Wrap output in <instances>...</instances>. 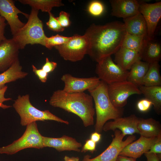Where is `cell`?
I'll return each instance as SVG.
<instances>
[{"label": "cell", "mask_w": 161, "mask_h": 161, "mask_svg": "<svg viewBox=\"0 0 161 161\" xmlns=\"http://www.w3.org/2000/svg\"><path fill=\"white\" fill-rule=\"evenodd\" d=\"M141 60L149 64L159 62L161 58V46L160 43L147 38L145 40L139 53Z\"/></svg>", "instance_id": "cell-20"}, {"label": "cell", "mask_w": 161, "mask_h": 161, "mask_svg": "<svg viewBox=\"0 0 161 161\" xmlns=\"http://www.w3.org/2000/svg\"><path fill=\"white\" fill-rule=\"evenodd\" d=\"M126 32L123 23L118 21L91 24L84 34L88 41L87 54L97 62L114 54L121 46Z\"/></svg>", "instance_id": "cell-1"}, {"label": "cell", "mask_w": 161, "mask_h": 161, "mask_svg": "<svg viewBox=\"0 0 161 161\" xmlns=\"http://www.w3.org/2000/svg\"><path fill=\"white\" fill-rule=\"evenodd\" d=\"M57 63L54 61H50L48 58L46 59V62L41 69L48 74L53 71L56 68Z\"/></svg>", "instance_id": "cell-38"}, {"label": "cell", "mask_w": 161, "mask_h": 161, "mask_svg": "<svg viewBox=\"0 0 161 161\" xmlns=\"http://www.w3.org/2000/svg\"><path fill=\"white\" fill-rule=\"evenodd\" d=\"M149 64L141 60L134 63L131 67L127 80L138 87L143 85V81L149 67Z\"/></svg>", "instance_id": "cell-24"}, {"label": "cell", "mask_w": 161, "mask_h": 161, "mask_svg": "<svg viewBox=\"0 0 161 161\" xmlns=\"http://www.w3.org/2000/svg\"><path fill=\"white\" fill-rule=\"evenodd\" d=\"M144 154L147 159V161H161L160 157L155 154L147 152Z\"/></svg>", "instance_id": "cell-40"}, {"label": "cell", "mask_w": 161, "mask_h": 161, "mask_svg": "<svg viewBox=\"0 0 161 161\" xmlns=\"http://www.w3.org/2000/svg\"><path fill=\"white\" fill-rule=\"evenodd\" d=\"M96 143L90 139L87 140L82 148L81 152L85 153L89 151L93 153L96 150Z\"/></svg>", "instance_id": "cell-37"}, {"label": "cell", "mask_w": 161, "mask_h": 161, "mask_svg": "<svg viewBox=\"0 0 161 161\" xmlns=\"http://www.w3.org/2000/svg\"><path fill=\"white\" fill-rule=\"evenodd\" d=\"M13 106L19 115L20 124L23 126L37 121L52 120L68 125L67 121L64 120L51 113L49 110H40L31 103L28 94L19 95L14 100Z\"/></svg>", "instance_id": "cell-5"}, {"label": "cell", "mask_w": 161, "mask_h": 161, "mask_svg": "<svg viewBox=\"0 0 161 161\" xmlns=\"http://www.w3.org/2000/svg\"><path fill=\"white\" fill-rule=\"evenodd\" d=\"M61 80L64 83L63 90L69 93L83 92L86 90L92 89L96 87L100 80L96 76L81 78L73 76L69 74H64Z\"/></svg>", "instance_id": "cell-11"}, {"label": "cell", "mask_w": 161, "mask_h": 161, "mask_svg": "<svg viewBox=\"0 0 161 161\" xmlns=\"http://www.w3.org/2000/svg\"><path fill=\"white\" fill-rule=\"evenodd\" d=\"M123 21L126 33L147 38L146 23L143 15L139 12L133 16L123 18Z\"/></svg>", "instance_id": "cell-19"}, {"label": "cell", "mask_w": 161, "mask_h": 161, "mask_svg": "<svg viewBox=\"0 0 161 161\" xmlns=\"http://www.w3.org/2000/svg\"><path fill=\"white\" fill-rule=\"evenodd\" d=\"M157 137H146L140 136L139 139L129 144L120 151L119 155L137 159L149 151Z\"/></svg>", "instance_id": "cell-16"}, {"label": "cell", "mask_w": 161, "mask_h": 161, "mask_svg": "<svg viewBox=\"0 0 161 161\" xmlns=\"http://www.w3.org/2000/svg\"><path fill=\"white\" fill-rule=\"evenodd\" d=\"M114 54V63L125 70H130L134 63L141 60L138 52L122 46Z\"/></svg>", "instance_id": "cell-21"}, {"label": "cell", "mask_w": 161, "mask_h": 161, "mask_svg": "<svg viewBox=\"0 0 161 161\" xmlns=\"http://www.w3.org/2000/svg\"><path fill=\"white\" fill-rule=\"evenodd\" d=\"M22 67L19 59L9 69L0 74V89L7 83L16 81L26 77L28 73L22 71Z\"/></svg>", "instance_id": "cell-23"}, {"label": "cell", "mask_w": 161, "mask_h": 161, "mask_svg": "<svg viewBox=\"0 0 161 161\" xmlns=\"http://www.w3.org/2000/svg\"><path fill=\"white\" fill-rule=\"evenodd\" d=\"M151 102L146 99L140 100L137 104L138 110L141 112H145L148 111L152 105Z\"/></svg>", "instance_id": "cell-35"}, {"label": "cell", "mask_w": 161, "mask_h": 161, "mask_svg": "<svg viewBox=\"0 0 161 161\" xmlns=\"http://www.w3.org/2000/svg\"><path fill=\"white\" fill-rule=\"evenodd\" d=\"M125 136L120 130H115L114 135H112L111 143L104 151L93 158H91V156L89 154L86 155L84 156L82 161H116L121 150L136 139V136L132 135L129 136L123 140Z\"/></svg>", "instance_id": "cell-8"}, {"label": "cell", "mask_w": 161, "mask_h": 161, "mask_svg": "<svg viewBox=\"0 0 161 161\" xmlns=\"http://www.w3.org/2000/svg\"><path fill=\"white\" fill-rule=\"evenodd\" d=\"M139 118L134 114L116 118L112 121L106 122L103 127V131H114L118 129L125 136L132 135L135 133L139 134L137 128Z\"/></svg>", "instance_id": "cell-14"}, {"label": "cell", "mask_w": 161, "mask_h": 161, "mask_svg": "<svg viewBox=\"0 0 161 161\" xmlns=\"http://www.w3.org/2000/svg\"><path fill=\"white\" fill-rule=\"evenodd\" d=\"M5 21L0 14V44L7 39L4 35L5 29L7 25Z\"/></svg>", "instance_id": "cell-39"}, {"label": "cell", "mask_w": 161, "mask_h": 161, "mask_svg": "<svg viewBox=\"0 0 161 161\" xmlns=\"http://www.w3.org/2000/svg\"><path fill=\"white\" fill-rule=\"evenodd\" d=\"M38 11L32 8L27 22L12 38L19 49L28 44H39L45 46L47 36L43 29V24L39 18Z\"/></svg>", "instance_id": "cell-4"}, {"label": "cell", "mask_w": 161, "mask_h": 161, "mask_svg": "<svg viewBox=\"0 0 161 161\" xmlns=\"http://www.w3.org/2000/svg\"><path fill=\"white\" fill-rule=\"evenodd\" d=\"M64 161H80L79 158L78 157H70L66 155L64 156Z\"/></svg>", "instance_id": "cell-43"}, {"label": "cell", "mask_w": 161, "mask_h": 161, "mask_svg": "<svg viewBox=\"0 0 161 161\" xmlns=\"http://www.w3.org/2000/svg\"><path fill=\"white\" fill-rule=\"evenodd\" d=\"M7 86H5L1 89H0V108L4 109L9 108L11 106L5 105L3 102L5 101L11 100L10 98H5L4 97L5 92L7 90Z\"/></svg>", "instance_id": "cell-36"}, {"label": "cell", "mask_w": 161, "mask_h": 161, "mask_svg": "<svg viewBox=\"0 0 161 161\" xmlns=\"http://www.w3.org/2000/svg\"><path fill=\"white\" fill-rule=\"evenodd\" d=\"M111 15L123 18L133 16L139 12L140 2L137 0H110Z\"/></svg>", "instance_id": "cell-17"}, {"label": "cell", "mask_w": 161, "mask_h": 161, "mask_svg": "<svg viewBox=\"0 0 161 161\" xmlns=\"http://www.w3.org/2000/svg\"><path fill=\"white\" fill-rule=\"evenodd\" d=\"M136 159L132 157L119 155L116 161H136Z\"/></svg>", "instance_id": "cell-42"}, {"label": "cell", "mask_w": 161, "mask_h": 161, "mask_svg": "<svg viewBox=\"0 0 161 161\" xmlns=\"http://www.w3.org/2000/svg\"><path fill=\"white\" fill-rule=\"evenodd\" d=\"M137 128L141 136L154 137L161 134L160 123L152 118L145 119L139 118Z\"/></svg>", "instance_id": "cell-22"}, {"label": "cell", "mask_w": 161, "mask_h": 161, "mask_svg": "<svg viewBox=\"0 0 161 161\" xmlns=\"http://www.w3.org/2000/svg\"><path fill=\"white\" fill-rule=\"evenodd\" d=\"M89 13L92 16L98 17L102 15L105 11V7L100 1L94 0L91 1L88 7Z\"/></svg>", "instance_id": "cell-30"}, {"label": "cell", "mask_w": 161, "mask_h": 161, "mask_svg": "<svg viewBox=\"0 0 161 161\" xmlns=\"http://www.w3.org/2000/svg\"><path fill=\"white\" fill-rule=\"evenodd\" d=\"M94 101L96 115L95 126L96 132L101 133L103 127L107 121L122 117L124 109L115 107L109 98L107 84L101 80L95 88L88 90Z\"/></svg>", "instance_id": "cell-3"}, {"label": "cell", "mask_w": 161, "mask_h": 161, "mask_svg": "<svg viewBox=\"0 0 161 161\" xmlns=\"http://www.w3.org/2000/svg\"><path fill=\"white\" fill-rule=\"evenodd\" d=\"M43 137L38 131L36 122H32L27 126L21 137L9 145L0 147V154L13 155L27 148H43Z\"/></svg>", "instance_id": "cell-6"}, {"label": "cell", "mask_w": 161, "mask_h": 161, "mask_svg": "<svg viewBox=\"0 0 161 161\" xmlns=\"http://www.w3.org/2000/svg\"><path fill=\"white\" fill-rule=\"evenodd\" d=\"M18 14L23 15L27 18L29 16V15L22 12L16 7L14 1L0 0V14L7 21L13 35L25 24L19 19Z\"/></svg>", "instance_id": "cell-13"}, {"label": "cell", "mask_w": 161, "mask_h": 161, "mask_svg": "<svg viewBox=\"0 0 161 161\" xmlns=\"http://www.w3.org/2000/svg\"><path fill=\"white\" fill-rule=\"evenodd\" d=\"M18 1L22 4L30 5L32 8L48 13L51 12L53 7L64 5L61 0H19Z\"/></svg>", "instance_id": "cell-26"}, {"label": "cell", "mask_w": 161, "mask_h": 161, "mask_svg": "<svg viewBox=\"0 0 161 161\" xmlns=\"http://www.w3.org/2000/svg\"><path fill=\"white\" fill-rule=\"evenodd\" d=\"M158 62L149 64L143 81V85L147 86H161V76Z\"/></svg>", "instance_id": "cell-27"}, {"label": "cell", "mask_w": 161, "mask_h": 161, "mask_svg": "<svg viewBox=\"0 0 161 161\" xmlns=\"http://www.w3.org/2000/svg\"><path fill=\"white\" fill-rule=\"evenodd\" d=\"M32 67L33 72L38 77L40 81L43 83L46 82L47 79L48 74L42 69H37L33 65H32Z\"/></svg>", "instance_id": "cell-33"}, {"label": "cell", "mask_w": 161, "mask_h": 161, "mask_svg": "<svg viewBox=\"0 0 161 161\" xmlns=\"http://www.w3.org/2000/svg\"><path fill=\"white\" fill-rule=\"evenodd\" d=\"M139 10L146 23L147 38L154 39L157 26L161 17V1L154 3L140 2Z\"/></svg>", "instance_id": "cell-12"}, {"label": "cell", "mask_w": 161, "mask_h": 161, "mask_svg": "<svg viewBox=\"0 0 161 161\" xmlns=\"http://www.w3.org/2000/svg\"><path fill=\"white\" fill-rule=\"evenodd\" d=\"M101 138V134L95 131L91 134L90 139L96 143L100 141Z\"/></svg>", "instance_id": "cell-41"}, {"label": "cell", "mask_w": 161, "mask_h": 161, "mask_svg": "<svg viewBox=\"0 0 161 161\" xmlns=\"http://www.w3.org/2000/svg\"><path fill=\"white\" fill-rule=\"evenodd\" d=\"M147 152L155 154L161 158L160 155L161 154V134L158 136L157 140Z\"/></svg>", "instance_id": "cell-34"}, {"label": "cell", "mask_w": 161, "mask_h": 161, "mask_svg": "<svg viewBox=\"0 0 161 161\" xmlns=\"http://www.w3.org/2000/svg\"><path fill=\"white\" fill-rule=\"evenodd\" d=\"M97 63L95 72L100 80L107 84L127 80L129 71L123 69L115 64L111 56Z\"/></svg>", "instance_id": "cell-9"}, {"label": "cell", "mask_w": 161, "mask_h": 161, "mask_svg": "<svg viewBox=\"0 0 161 161\" xmlns=\"http://www.w3.org/2000/svg\"><path fill=\"white\" fill-rule=\"evenodd\" d=\"M107 88L112 103L118 108H123L131 95L142 94L138 87L127 80L107 84Z\"/></svg>", "instance_id": "cell-10"}, {"label": "cell", "mask_w": 161, "mask_h": 161, "mask_svg": "<svg viewBox=\"0 0 161 161\" xmlns=\"http://www.w3.org/2000/svg\"><path fill=\"white\" fill-rule=\"evenodd\" d=\"M141 94L145 98L151 101L155 112L158 114L161 113V86L138 87Z\"/></svg>", "instance_id": "cell-25"}, {"label": "cell", "mask_w": 161, "mask_h": 161, "mask_svg": "<svg viewBox=\"0 0 161 161\" xmlns=\"http://www.w3.org/2000/svg\"><path fill=\"white\" fill-rule=\"evenodd\" d=\"M19 49L12 38L0 44V71L9 69L18 58Z\"/></svg>", "instance_id": "cell-15"}, {"label": "cell", "mask_w": 161, "mask_h": 161, "mask_svg": "<svg viewBox=\"0 0 161 161\" xmlns=\"http://www.w3.org/2000/svg\"><path fill=\"white\" fill-rule=\"evenodd\" d=\"M48 13L49 16V21L46 23L48 28L49 30L55 32L63 31L64 30V28L60 25L56 18L51 12Z\"/></svg>", "instance_id": "cell-31"}, {"label": "cell", "mask_w": 161, "mask_h": 161, "mask_svg": "<svg viewBox=\"0 0 161 161\" xmlns=\"http://www.w3.org/2000/svg\"><path fill=\"white\" fill-rule=\"evenodd\" d=\"M69 17V13L64 11H61L60 13L59 16L56 18L60 25L64 28L68 27L71 24Z\"/></svg>", "instance_id": "cell-32"}, {"label": "cell", "mask_w": 161, "mask_h": 161, "mask_svg": "<svg viewBox=\"0 0 161 161\" xmlns=\"http://www.w3.org/2000/svg\"><path fill=\"white\" fill-rule=\"evenodd\" d=\"M146 38L144 36L132 35L126 32L121 46L139 53Z\"/></svg>", "instance_id": "cell-28"}, {"label": "cell", "mask_w": 161, "mask_h": 161, "mask_svg": "<svg viewBox=\"0 0 161 161\" xmlns=\"http://www.w3.org/2000/svg\"><path fill=\"white\" fill-rule=\"evenodd\" d=\"M70 38L71 37H65L58 34L49 37H47L45 47L49 49H51L54 47L67 42Z\"/></svg>", "instance_id": "cell-29"}, {"label": "cell", "mask_w": 161, "mask_h": 161, "mask_svg": "<svg viewBox=\"0 0 161 161\" xmlns=\"http://www.w3.org/2000/svg\"><path fill=\"white\" fill-rule=\"evenodd\" d=\"M54 47L64 60L76 62L82 60L87 54L88 41L84 35L75 34L67 42Z\"/></svg>", "instance_id": "cell-7"}, {"label": "cell", "mask_w": 161, "mask_h": 161, "mask_svg": "<svg viewBox=\"0 0 161 161\" xmlns=\"http://www.w3.org/2000/svg\"><path fill=\"white\" fill-rule=\"evenodd\" d=\"M93 100L90 95L84 92L69 93L58 89L53 93L49 103L54 107L76 115L81 119L84 126L87 127L94 124L95 111Z\"/></svg>", "instance_id": "cell-2"}, {"label": "cell", "mask_w": 161, "mask_h": 161, "mask_svg": "<svg viewBox=\"0 0 161 161\" xmlns=\"http://www.w3.org/2000/svg\"><path fill=\"white\" fill-rule=\"evenodd\" d=\"M44 147L53 148L61 152L65 151H80V148L82 144L78 142L75 139L64 135L59 138H53L44 136Z\"/></svg>", "instance_id": "cell-18"}]
</instances>
